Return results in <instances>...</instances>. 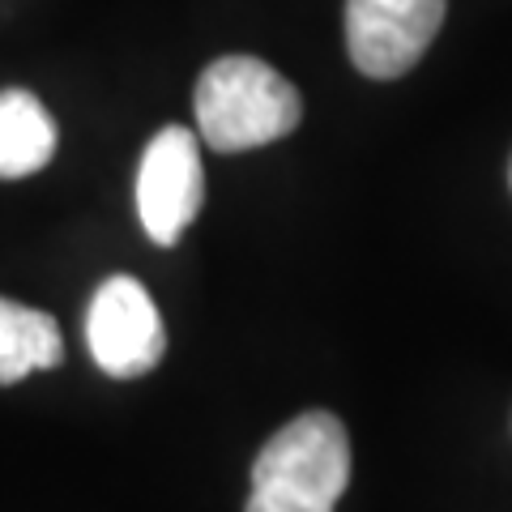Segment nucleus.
Listing matches in <instances>:
<instances>
[{"label": "nucleus", "instance_id": "nucleus-8", "mask_svg": "<svg viewBox=\"0 0 512 512\" xmlns=\"http://www.w3.org/2000/svg\"><path fill=\"white\" fill-rule=\"evenodd\" d=\"M508 180H512V167H508Z\"/></svg>", "mask_w": 512, "mask_h": 512}, {"label": "nucleus", "instance_id": "nucleus-4", "mask_svg": "<svg viewBox=\"0 0 512 512\" xmlns=\"http://www.w3.org/2000/svg\"><path fill=\"white\" fill-rule=\"evenodd\" d=\"M448 0H346V47L363 77L393 82L423 60Z\"/></svg>", "mask_w": 512, "mask_h": 512}, {"label": "nucleus", "instance_id": "nucleus-7", "mask_svg": "<svg viewBox=\"0 0 512 512\" xmlns=\"http://www.w3.org/2000/svg\"><path fill=\"white\" fill-rule=\"evenodd\" d=\"M64 359L60 325L39 308L0 299V384H18Z\"/></svg>", "mask_w": 512, "mask_h": 512}, {"label": "nucleus", "instance_id": "nucleus-5", "mask_svg": "<svg viewBox=\"0 0 512 512\" xmlns=\"http://www.w3.org/2000/svg\"><path fill=\"white\" fill-rule=\"evenodd\" d=\"M205 201V171H201V146L188 128L171 124L163 128L137 167V214L141 227L158 248L180 244V235L197 218Z\"/></svg>", "mask_w": 512, "mask_h": 512}, {"label": "nucleus", "instance_id": "nucleus-3", "mask_svg": "<svg viewBox=\"0 0 512 512\" xmlns=\"http://www.w3.org/2000/svg\"><path fill=\"white\" fill-rule=\"evenodd\" d=\"M86 342L94 363L116 380H137L154 372L167 355V329L150 291L137 278H107L90 299Z\"/></svg>", "mask_w": 512, "mask_h": 512}, {"label": "nucleus", "instance_id": "nucleus-6", "mask_svg": "<svg viewBox=\"0 0 512 512\" xmlns=\"http://www.w3.org/2000/svg\"><path fill=\"white\" fill-rule=\"evenodd\" d=\"M56 124L30 90L0 94V180H22L52 163Z\"/></svg>", "mask_w": 512, "mask_h": 512}, {"label": "nucleus", "instance_id": "nucleus-2", "mask_svg": "<svg viewBox=\"0 0 512 512\" xmlns=\"http://www.w3.org/2000/svg\"><path fill=\"white\" fill-rule=\"evenodd\" d=\"M303 120L299 90L256 56H222L197 82V128L218 154L269 146Z\"/></svg>", "mask_w": 512, "mask_h": 512}, {"label": "nucleus", "instance_id": "nucleus-1", "mask_svg": "<svg viewBox=\"0 0 512 512\" xmlns=\"http://www.w3.org/2000/svg\"><path fill=\"white\" fill-rule=\"evenodd\" d=\"M350 483V440L342 419L308 410L261 448L248 512H333Z\"/></svg>", "mask_w": 512, "mask_h": 512}]
</instances>
